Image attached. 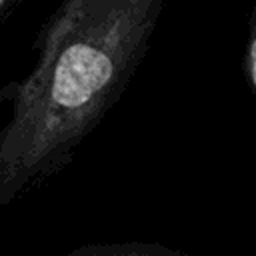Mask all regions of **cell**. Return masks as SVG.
Listing matches in <instances>:
<instances>
[{
    "mask_svg": "<svg viewBox=\"0 0 256 256\" xmlns=\"http://www.w3.org/2000/svg\"><path fill=\"white\" fill-rule=\"evenodd\" d=\"M164 0H66L38 30L32 70L0 90V208L64 170L142 64Z\"/></svg>",
    "mask_w": 256,
    "mask_h": 256,
    "instance_id": "6da1fadb",
    "label": "cell"
},
{
    "mask_svg": "<svg viewBox=\"0 0 256 256\" xmlns=\"http://www.w3.org/2000/svg\"><path fill=\"white\" fill-rule=\"evenodd\" d=\"M64 256H192V254L168 248L158 242H118V244L80 246Z\"/></svg>",
    "mask_w": 256,
    "mask_h": 256,
    "instance_id": "7a4b0ae2",
    "label": "cell"
},
{
    "mask_svg": "<svg viewBox=\"0 0 256 256\" xmlns=\"http://www.w3.org/2000/svg\"><path fill=\"white\" fill-rule=\"evenodd\" d=\"M242 72L250 90L256 96V4L252 6L250 18H248V38H246V48L242 56Z\"/></svg>",
    "mask_w": 256,
    "mask_h": 256,
    "instance_id": "3957f363",
    "label": "cell"
},
{
    "mask_svg": "<svg viewBox=\"0 0 256 256\" xmlns=\"http://www.w3.org/2000/svg\"><path fill=\"white\" fill-rule=\"evenodd\" d=\"M18 4V0H0V22L10 14V10Z\"/></svg>",
    "mask_w": 256,
    "mask_h": 256,
    "instance_id": "277c9868",
    "label": "cell"
}]
</instances>
